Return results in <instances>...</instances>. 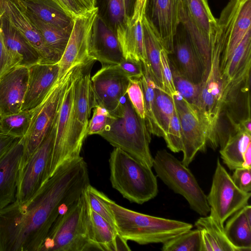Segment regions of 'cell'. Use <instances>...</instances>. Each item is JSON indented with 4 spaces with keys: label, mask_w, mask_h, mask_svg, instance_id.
Listing matches in <instances>:
<instances>
[{
    "label": "cell",
    "mask_w": 251,
    "mask_h": 251,
    "mask_svg": "<svg viewBox=\"0 0 251 251\" xmlns=\"http://www.w3.org/2000/svg\"><path fill=\"white\" fill-rule=\"evenodd\" d=\"M227 220L224 230L229 240L239 251H251V205H245Z\"/></svg>",
    "instance_id": "83f0119b"
},
{
    "label": "cell",
    "mask_w": 251,
    "mask_h": 251,
    "mask_svg": "<svg viewBox=\"0 0 251 251\" xmlns=\"http://www.w3.org/2000/svg\"><path fill=\"white\" fill-rule=\"evenodd\" d=\"M0 27L7 48L22 56L23 60L21 66L28 67L41 63L40 57L36 50L5 18L1 16Z\"/></svg>",
    "instance_id": "f1b7e54d"
},
{
    "label": "cell",
    "mask_w": 251,
    "mask_h": 251,
    "mask_svg": "<svg viewBox=\"0 0 251 251\" xmlns=\"http://www.w3.org/2000/svg\"><path fill=\"white\" fill-rule=\"evenodd\" d=\"M95 60L80 65L74 78V95L72 109L69 154L71 159L80 156L95 100L91 87V71Z\"/></svg>",
    "instance_id": "ba28073f"
},
{
    "label": "cell",
    "mask_w": 251,
    "mask_h": 251,
    "mask_svg": "<svg viewBox=\"0 0 251 251\" xmlns=\"http://www.w3.org/2000/svg\"><path fill=\"white\" fill-rule=\"evenodd\" d=\"M136 0H123L126 17H131Z\"/></svg>",
    "instance_id": "816d5d0a"
},
{
    "label": "cell",
    "mask_w": 251,
    "mask_h": 251,
    "mask_svg": "<svg viewBox=\"0 0 251 251\" xmlns=\"http://www.w3.org/2000/svg\"><path fill=\"white\" fill-rule=\"evenodd\" d=\"M115 226L126 241L140 245L164 243L193 228L188 223L142 214L124 207L109 199Z\"/></svg>",
    "instance_id": "277c9868"
},
{
    "label": "cell",
    "mask_w": 251,
    "mask_h": 251,
    "mask_svg": "<svg viewBox=\"0 0 251 251\" xmlns=\"http://www.w3.org/2000/svg\"><path fill=\"white\" fill-rule=\"evenodd\" d=\"M23 151L24 140L22 138L0 159V209L16 200Z\"/></svg>",
    "instance_id": "44dd1931"
},
{
    "label": "cell",
    "mask_w": 251,
    "mask_h": 251,
    "mask_svg": "<svg viewBox=\"0 0 251 251\" xmlns=\"http://www.w3.org/2000/svg\"><path fill=\"white\" fill-rule=\"evenodd\" d=\"M70 17L74 18L95 9V0H51Z\"/></svg>",
    "instance_id": "b9f144b4"
},
{
    "label": "cell",
    "mask_w": 251,
    "mask_h": 251,
    "mask_svg": "<svg viewBox=\"0 0 251 251\" xmlns=\"http://www.w3.org/2000/svg\"><path fill=\"white\" fill-rule=\"evenodd\" d=\"M251 147V134L241 129L234 130L227 136L221 148V158L230 170L242 168L245 154Z\"/></svg>",
    "instance_id": "4dcf8cb0"
},
{
    "label": "cell",
    "mask_w": 251,
    "mask_h": 251,
    "mask_svg": "<svg viewBox=\"0 0 251 251\" xmlns=\"http://www.w3.org/2000/svg\"><path fill=\"white\" fill-rule=\"evenodd\" d=\"M98 9L89 11L74 18V24L65 51L58 62V78L69 70L92 60L90 46L94 24ZM96 61V60H95Z\"/></svg>",
    "instance_id": "7c38bea8"
},
{
    "label": "cell",
    "mask_w": 251,
    "mask_h": 251,
    "mask_svg": "<svg viewBox=\"0 0 251 251\" xmlns=\"http://www.w3.org/2000/svg\"><path fill=\"white\" fill-rule=\"evenodd\" d=\"M24 9L40 32L46 46L60 59L67 46L71 33L49 24L32 13Z\"/></svg>",
    "instance_id": "1f68e13d"
},
{
    "label": "cell",
    "mask_w": 251,
    "mask_h": 251,
    "mask_svg": "<svg viewBox=\"0 0 251 251\" xmlns=\"http://www.w3.org/2000/svg\"><path fill=\"white\" fill-rule=\"evenodd\" d=\"M251 30L244 36L221 68L227 91L231 87L251 79Z\"/></svg>",
    "instance_id": "7402d4cb"
},
{
    "label": "cell",
    "mask_w": 251,
    "mask_h": 251,
    "mask_svg": "<svg viewBox=\"0 0 251 251\" xmlns=\"http://www.w3.org/2000/svg\"><path fill=\"white\" fill-rule=\"evenodd\" d=\"M115 34L125 59L147 63L142 21L135 22L128 17L118 26Z\"/></svg>",
    "instance_id": "603a6c76"
},
{
    "label": "cell",
    "mask_w": 251,
    "mask_h": 251,
    "mask_svg": "<svg viewBox=\"0 0 251 251\" xmlns=\"http://www.w3.org/2000/svg\"><path fill=\"white\" fill-rule=\"evenodd\" d=\"M27 87L22 110H32L45 99L58 79V63H37L28 67Z\"/></svg>",
    "instance_id": "ac0fdd59"
},
{
    "label": "cell",
    "mask_w": 251,
    "mask_h": 251,
    "mask_svg": "<svg viewBox=\"0 0 251 251\" xmlns=\"http://www.w3.org/2000/svg\"><path fill=\"white\" fill-rule=\"evenodd\" d=\"M168 55L170 61L183 75L195 83L202 82L203 75L201 65L188 34L180 24L174 38L172 50Z\"/></svg>",
    "instance_id": "d6986e66"
},
{
    "label": "cell",
    "mask_w": 251,
    "mask_h": 251,
    "mask_svg": "<svg viewBox=\"0 0 251 251\" xmlns=\"http://www.w3.org/2000/svg\"><path fill=\"white\" fill-rule=\"evenodd\" d=\"M160 59L163 81L162 90L173 97L177 92L174 84L168 53L164 49L160 51Z\"/></svg>",
    "instance_id": "bcb514c9"
},
{
    "label": "cell",
    "mask_w": 251,
    "mask_h": 251,
    "mask_svg": "<svg viewBox=\"0 0 251 251\" xmlns=\"http://www.w3.org/2000/svg\"><path fill=\"white\" fill-rule=\"evenodd\" d=\"M91 82L95 105H99L113 114L126 94L129 78L118 65H106L91 77Z\"/></svg>",
    "instance_id": "4fadbf2b"
},
{
    "label": "cell",
    "mask_w": 251,
    "mask_h": 251,
    "mask_svg": "<svg viewBox=\"0 0 251 251\" xmlns=\"http://www.w3.org/2000/svg\"><path fill=\"white\" fill-rule=\"evenodd\" d=\"M179 0H147L145 17L158 37L163 48L170 54L179 25Z\"/></svg>",
    "instance_id": "9a60e30c"
},
{
    "label": "cell",
    "mask_w": 251,
    "mask_h": 251,
    "mask_svg": "<svg viewBox=\"0 0 251 251\" xmlns=\"http://www.w3.org/2000/svg\"><path fill=\"white\" fill-rule=\"evenodd\" d=\"M21 138L0 131V159Z\"/></svg>",
    "instance_id": "681fc988"
},
{
    "label": "cell",
    "mask_w": 251,
    "mask_h": 251,
    "mask_svg": "<svg viewBox=\"0 0 251 251\" xmlns=\"http://www.w3.org/2000/svg\"><path fill=\"white\" fill-rule=\"evenodd\" d=\"M98 15L115 33L118 26L126 19L123 0H95Z\"/></svg>",
    "instance_id": "e575fe53"
},
{
    "label": "cell",
    "mask_w": 251,
    "mask_h": 251,
    "mask_svg": "<svg viewBox=\"0 0 251 251\" xmlns=\"http://www.w3.org/2000/svg\"><path fill=\"white\" fill-rule=\"evenodd\" d=\"M147 0H136L131 19L135 22L142 21L145 15Z\"/></svg>",
    "instance_id": "f907efd6"
},
{
    "label": "cell",
    "mask_w": 251,
    "mask_h": 251,
    "mask_svg": "<svg viewBox=\"0 0 251 251\" xmlns=\"http://www.w3.org/2000/svg\"><path fill=\"white\" fill-rule=\"evenodd\" d=\"M182 134V163L188 167L199 151L204 152L210 137L206 122L196 108L177 93L173 97Z\"/></svg>",
    "instance_id": "8fae6325"
},
{
    "label": "cell",
    "mask_w": 251,
    "mask_h": 251,
    "mask_svg": "<svg viewBox=\"0 0 251 251\" xmlns=\"http://www.w3.org/2000/svg\"><path fill=\"white\" fill-rule=\"evenodd\" d=\"M183 1L190 17L211 41L216 30L217 23L210 9L208 0Z\"/></svg>",
    "instance_id": "d6a6232c"
},
{
    "label": "cell",
    "mask_w": 251,
    "mask_h": 251,
    "mask_svg": "<svg viewBox=\"0 0 251 251\" xmlns=\"http://www.w3.org/2000/svg\"><path fill=\"white\" fill-rule=\"evenodd\" d=\"M201 233L200 251H239L222 228L210 216H201L195 223Z\"/></svg>",
    "instance_id": "4316f807"
},
{
    "label": "cell",
    "mask_w": 251,
    "mask_h": 251,
    "mask_svg": "<svg viewBox=\"0 0 251 251\" xmlns=\"http://www.w3.org/2000/svg\"><path fill=\"white\" fill-rule=\"evenodd\" d=\"M90 184L80 156L58 167L27 201L0 209V251H40L58 216Z\"/></svg>",
    "instance_id": "6da1fadb"
},
{
    "label": "cell",
    "mask_w": 251,
    "mask_h": 251,
    "mask_svg": "<svg viewBox=\"0 0 251 251\" xmlns=\"http://www.w3.org/2000/svg\"><path fill=\"white\" fill-rule=\"evenodd\" d=\"M179 23L190 38L194 50L201 65L203 79L208 71L210 61L211 41L190 17L183 0L179 2Z\"/></svg>",
    "instance_id": "d4e9b609"
},
{
    "label": "cell",
    "mask_w": 251,
    "mask_h": 251,
    "mask_svg": "<svg viewBox=\"0 0 251 251\" xmlns=\"http://www.w3.org/2000/svg\"><path fill=\"white\" fill-rule=\"evenodd\" d=\"M175 109L173 97L156 85L154 90V115L160 137H164Z\"/></svg>",
    "instance_id": "836d02e7"
},
{
    "label": "cell",
    "mask_w": 251,
    "mask_h": 251,
    "mask_svg": "<svg viewBox=\"0 0 251 251\" xmlns=\"http://www.w3.org/2000/svg\"><path fill=\"white\" fill-rule=\"evenodd\" d=\"M0 131H1V130H0Z\"/></svg>",
    "instance_id": "f5cc1de1"
},
{
    "label": "cell",
    "mask_w": 251,
    "mask_h": 251,
    "mask_svg": "<svg viewBox=\"0 0 251 251\" xmlns=\"http://www.w3.org/2000/svg\"><path fill=\"white\" fill-rule=\"evenodd\" d=\"M0 16L5 18L33 47L41 64H52L60 59L46 45L40 32L16 0H0Z\"/></svg>",
    "instance_id": "5bb4252c"
},
{
    "label": "cell",
    "mask_w": 251,
    "mask_h": 251,
    "mask_svg": "<svg viewBox=\"0 0 251 251\" xmlns=\"http://www.w3.org/2000/svg\"><path fill=\"white\" fill-rule=\"evenodd\" d=\"M126 94L137 114L145 119L144 97L140 78H129Z\"/></svg>",
    "instance_id": "7bdbcfd3"
},
{
    "label": "cell",
    "mask_w": 251,
    "mask_h": 251,
    "mask_svg": "<svg viewBox=\"0 0 251 251\" xmlns=\"http://www.w3.org/2000/svg\"><path fill=\"white\" fill-rule=\"evenodd\" d=\"M28 80V67L20 65L0 77V117L22 111Z\"/></svg>",
    "instance_id": "e0dca14e"
},
{
    "label": "cell",
    "mask_w": 251,
    "mask_h": 251,
    "mask_svg": "<svg viewBox=\"0 0 251 251\" xmlns=\"http://www.w3.org/2000/svg\"><path fill=\"white\" fill-rule=\"evenodd\" d=\"M90 53L102 66L117 65L124 59L116 34L98 15L93 27Z\"/></svg>",
    "instance_id": "ffe728a7"
},
{
    "label": "cell",
    "mask_w": 251,
    "mask_h": 251,
    "mask_svg": "<svg viewBox=\"0 0 251 251\" xmlns=\"http://www.w3.org/2000/svg\"><path fill=\"white\" fill-rule=\"evenodd\" d=\"M163 138L167 147L172 151L175 153L181 151L182 149V130L176 106L167 131Z\"/></svg>",
    "instance_id": "60d3db41"
},
{
    "label": "cell",
    "mask_w": 251,
    "mask_h": 251,
    "mask_svg": "<svg viewBox=\"0 0 251 251\" xmlns=\"http://www.w3.org/2000/svg\"><path fill=\"white\" fill-rule=\"evenodd\" d=\"M22 60L20 55L7 48L0 27V77L14 67L21 66Z\"/></svg>",
    "instance_id": "ee69618b"
},
{
    "label": "cell",
    "mask_w": 251,
    "mask_h": 251,
    "mask_svg": "<svg viewBox=\"0 0 251 251\" xmlns=\"http://www.w3.org/2000/svg\"><path fill=\"white\" fill-rule=\"evenodd\" d=\"M232 179L235 184L245 192L251 191V169L238 168L234 170Z\"/></svg>",
    "instance_id": "7dc6e473"
},
{
    "label": "cell",
    "mask_w": 251,
    "mask_h": 251,
    "mask_svg": "<svg viewBox=\"0 0 251 251\" xmlns=\"http://www.w3.org/2000/svg\"><path fill=\"white\" fill-rule=\"evenodd\" d=\"M55 131V123L40 145L20 168L16 200L18 203L27 201L50 177Z\"/></svg>",
    "instance_id": "30bf717a"
},
{
    "label": "cell",
    "mask_w": 251,
    "mask_h": 251,
    "mask_svg": "<svg viewBox=\"0 0 251 251\" xmlns=\"http://www.w3.org/2000/svg\"><path fill=\"white\" fill-rule=\"evenodd\" d=\"M201 233L197 228L189 229L163 243V251H200Z\"/></svg>",
    "instance_id": "74e56055"
},
{
    "label": "cell",
    "mask_w": 251,
    "mask_h": 251,
    "mask_svg": "<svg viewBox=\"0 0 251 251\" xmlns=\"http://www.w3.org/2000/svg\"><path fill=\"white\" fill-rule=\"evenodd\" d=\"M143 75L140 78L144 93L145 121L151 134L160 137V133L154 115V90L156 85L151 78L149 71L143 65Z\"/></svg>",
    "instance_id": "d590c367"
},
{
    "label": "cell",
    "mask_w": 251,
    "mask_h": 251,
    "mask_svg": "<svg viewBox=\"0 0 251 251\" xmlns=\"http://www.w3.org/2000/svg\"><path fill=\"white\" fill-rule=\"evenodd\" d=\"M251 192L240 189L218 158L207 201L210 216L222 228L226 220L248 204Z\"/></svg>",
    "instance_id": "9c48e42d"
},
{
    "label": "cell",
    "mask_w": 251,
    "mask_h": 251,
    "mask_svg": "<svg viewBox=\"0 0 251 251\" xmlns=\"http://www.w3.org/2000/svg\"><path fill=\"white\" fill-rule=\"evenodd\" d=\"M25 10L42 21L71 33L74 18L67 14L51 0H16Z\"/></svg>",
    "instance_id": "484cf974"
},
{
    "label": "cell",
    "mask_w": 251,
    "mask_h": 251,
    "mask_svg": "<svg viewBox=\"0 0 251 251\" xmlns=\"http://www.w3.org/2000/svg\"><path fill=\"white\" fill-rule=\"evenodd\" d=\"M104 130L99 134L112 146L152 167L151 141L145 120L137 114L126 94L115 112L111 115Z\"/></svg>",
    "instance_id": "7a4b0ae2"
},
{
    "label": "cell",
    "mask_w": 251,
    "mask_h": 251,
    "mask_svg": "<svg viewBox=\"0 0 251 251\" xmlns=\"http://www.w3.org/2000/svg\"><path fill=\"white\" fill-rule=\"evenodd\" d=\"M33 112V109L22 110L0 117V130L15 136L24 137L29 127Z\"/></svg>",
    "instance_id": "8d00e7d4"
},
{
    "label": "cell",
    "mask_w": 251,
    "mask_h": 251,
    "mask_svg": "<svg viewBox=\"0 0 251 251\" xmlns=\"http://www.w3.org/2000/svg\"><path fill=\"white\" fill-rule=\"evenodd\" d=\"M170 64L176 92L187 102L195 106L201 93V83L196 84L192 82L183 75L170 61Z\"/></svg>",
    "instance_id": "f35d334b"
},
{
    "label": "cell",
    "mask_w": 251,
    "mask_h": 251,
    "mask_svg": "<svg viewBox=\"0 0 251 251\" xmlns=\"http://www.w3.org/2000/svg\"><path fill=\"white\" fill-rule=\"evenodd\" d=\"M109 163L112 186L124 198L142 204L157 196V177L151 168L116 148L110 153Z\"/></svg>",
    "instance_id": "5b68a950"
},
{
    "label": "cell",
    "mask_w": 251,
    "mask_h": 251,
    "mask_svg": "<svg viewBox=\"0 0 251 251\" xmlns=\"http://www.w3.org/2000/svg\"><path fill=\"white\" fill-rule=\"evenodd\" d=\"M78 67L72 68L59 78L44 100L33 109L29 127L23 137L24 151L20 168L53 127L65 91Z\"/></svg>",
    "instance_id": "52a82bcc"
},
{
    "label": "cell",
    "mask_w": 251,
    "mask_h": 251,
    "mask_svg": "<svg viewBox=\"0 0 251 251\" xmlns=\"http://www.w3.org/2000/svg\"><path fill=\"white\" fill-rule=\"evenodd\" d=\"M93 114L89 121L88 135H99L105 128L111 115L104 107L96 105L93 108Z\"/></svg>",
    "instance_id": "f6af8a7d"
},
{
    "label": "cell",
    "mask_w": 251,
    "mask_h": 251,
    "mask_svg": "<svg viewBox=\"0 0 251 251\" xmlns=\"http://www.w3.org/2000/svg\"><path fill=\"white\" fill-rule=\"evenodd\" d=\"M117 65L129 78L139 79L143 75L142 63L140 61L124 58Z\"/></svg>",
    "instance_id": "c3c4849f"
},
{
    "label": "cell",
    "mask_w": 251,
    "mask_h": 251,
    "mask_svg": "<svg viewBox=\"0 0 251 251\" xmlns=\"http://www.w3.org/2000/svg\"><path fill=\"white\" fill-rule=\"evenodd\" d=\"M152 167L158 176L175 193L183 197L190 208L201 216L208 215L206 195L190 170L166 150H158Z\"/></svg>",
    "instance_id": "8992f818"
},
{
    "label": "cell",
    "mask_w": 251,
    "mask_h": 251,
    "mask_svg": "<svg viewBox=\"0 0 251 251\" xmlns=\"http://www.w3.org/2000/svg\"><path fill=\"white\" fill-rule=\"evenodd\" d=\"M88 212L94 241L98 250L103 251L131 250L127 244V241L120 235L116 227L92 210L89 201Z\"/></svg>",
    "instance_id": "cb8c5ba5"
},
{
    "label": "cell",
    "mask_w": 251,
    "mask_h": 251,
    "mask_svg": "<svg viewBox=\"0 0 251 251\" xmlns=\"http://www.w3.org/2000/svg\"><path fill=\"white\" fill-rule=\"evenodd\" d=\"M68 84L63 95L55 122V131L51 155L50 177L63 164L71 160L69 154L71 118L74 100V78Z\"/></svg>",
    "instance_id": "2e32d148"
},
{
    "label": "cell",
    "mask_w": 251,
    "mask_h": 251,
    "mask_svg": "<svg viewBox=\"0 0 251 251\" xmlns=\"http://www.w3.org/2000/svg\"><path fill=\"white\" fill-rule=\"evenodd\" d=\"M142 24L147 58V63L142 64L147 68L155 84L162 89L160 51L164 48L158 37L145 16L142 19Z\"/></svg>",
    "instance_id": "f546056e"
},
{
    "label": "cell",
    "mask_w": 251,
    "mask_h": 251,
    "mask_svg": "<svg viewBox=\"0 0 251 251\" xmlns=\"http://www.w3.org/2000/svg\"><path fill=\"white\" fill-rule=\"evenodd\" d=\"M88 204L85 189L77 200L58 216L40 251L98 250L93 237Z\"/></svg>",
    "instance_id": "3957f363"
},
{
    "label": "cell",
    "mask_w": 251,
    "mask_h": 251,
    "mask_svg": "<svg viewBox=\"0 0 251 251\" xmlns=\"http://www.w3.org/2000/svg\"><path fill=\"white\" fill-rule=\"evenodd\" d=\"M86 192L92 210L116 227L114 217L108 204L109 198L90 184L87 187Z\"/></svg>",
    "instance_id": "ab89813d"
}]
</instances>
